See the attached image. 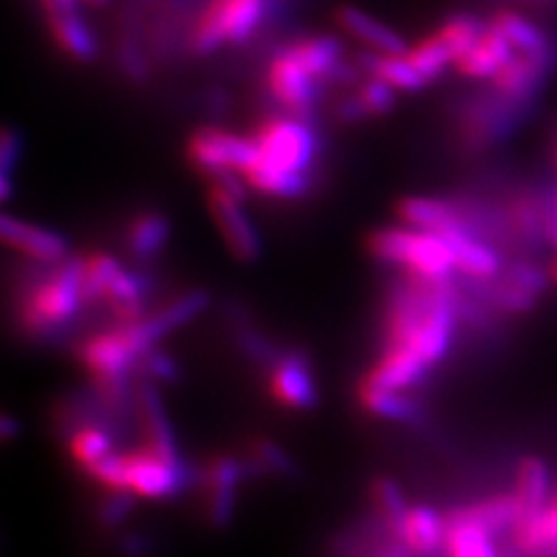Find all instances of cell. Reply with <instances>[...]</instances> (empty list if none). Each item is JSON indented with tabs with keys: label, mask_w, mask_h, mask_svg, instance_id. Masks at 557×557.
<instances>
[{
	"label": "cell",
	"mask_w": 557,
	"mask_h": 557,
	"mask_svg": "<svg viewBox=\"0 0 557 557\" xmlns=\"http://www.w3.org/2000/svg\"><path fill=\"white\" fill-rule=\"evenodd\" d=\"M368 247L374 258L403 268L409 276L423 282H450V274L456 272V256L446 237L411 225L379 228L370 235Z\"/></svg>",
	"instance_id": "obj_2"
},
{
	"label": "cell",
	"mask_w": 557,
	"mask_h": 557,
	"mask_svg": "<svg viewBox=\"0 0 557 557\" xmlns=\"http://www.w3.org/2000/svg\"><path fill=\"white\" fill-rule=\"evenodd\" d=\"M47 24L59 49L65 51L70 59L77 63H91L98 57V38L79 10L51 12L47 14Z\"/></svg>",
	"instance_id": "obj_23"
},
{
	"label": "cell",
	"mask_w": 557,
	"mask_h": 557,
	"mask_svg": "<svg viewBox=\"0 0 557 557\" xmlns=\"http://www.w3.org/2000/svg\"><path fill=\"white\" fill-rule=\"evenodd\" d=\"M249 479H253L249 460L231 456V453L212 458L202 469L200 483L207 497V520L216 530H225L233 522L239 487Z\"/></svg>",
	"instance_id": "obj_8"
},
{
	"label": "cell",
	"mask_w": 557,
	"mask_h": 557,
	"mask_svg": "<svg viewBox=\"0 0 557 557\" xmlns=\"http://www.w3.org/2000/svg\"><path fill=\"white\" fill-rule=\"evenodd\" d=\"M268 14V0H209L194 28L190 47L209 57L225 45H242L260 28Z\"/></svg>",
	"instance_id": "obj_4"
},
{
	"label": "cell",
	"mask_w": 557,
	"mask_h": 557,
	"mask_svg": "<svg viewBox=\"0 0 557 557\" xmlns=\"http://www.w3.org/2000/svg\"><path fill=\"white\" fill-rule=\"evenodd\" d=\"M399 290L386 319L388 346H405L421 356L430 368L440 364L456 337L458 298L450 282H423L413 278Z\"/></svg>",
	"instance_id": "obj_1"
},
{
	"label": "cell",
	"mask_w": 557,
	"mask_h": 557,
	"mask_svg": "<svg viewBox=\"0 0 557 557\" xmlns=\"http://www.w3.org/2000/svg\"><path fill=\"white\" fill-rule=\"evenodd\" d=\"M79 258H65L47 278L35 286L22 307V323L30 333H49L73 321L86 305L82 290Z\"/></svg>",
	"instance_id": "obj_3"
},
{
	"label": "cell",
	"mask_w": 557,
	"mask_h": 557,
	"mask_svg": "<svg viewBox=\"0 0 557 557\" xmlns=\"http://www.w3.org/2000/svg\"><path fill=\"white\" fill-rule=\"evenodd\" d=\"M376 557H416V555L403 542H399V539L391 536V542L376 553Z\"/></svg>",
	"instance_id": "obj_43"
},
{
	"label": "cell",
	"mask_w": 557,
	"mask_h": 557,
	"mask_svg": "<svg viewBox=\"0 0 557 557\" xmlns=\"http://www.w3.org/2000/svg\"><path fill=\"white\" fill-rule=\"evenodd\" d=\"M358 397L364 411L381 418V421L416 425L425 418L423 407L405 391H379V388L360 386Z\"/></svg>",
	"instance_id": "obj_26"
},
{
	"label": "cell",
	"mask_w": 557,
	"mask_h": 557,
	"mask_svg": "<svg viewBox=\"0 0 557 557\" xmlns=\"http://www.w3.org/2000/svg\"><path fill=\"white\" fill-rule=\"evenodd\" d=\"M358 65L364 70V73L379 77L381 82L391 84L395 91H405V94H416L423 91L430 84L418 67L409 61L407 54H376V51H364L358 59Z\"/></svg>",
	"instance_id": "obj_24"
},
{
	"label": "cell",
	"mask_w": 557,
	"mask_h": 557,
	"mask_svg": "<svg viewBox=\"0 0 557 557\" xmlns=\"http://www.w3.org/2000/svg\"><path fill=\"white\" fill-rule=\"evenodd\" d=\"M198 481L200 474L186 460H165L149 448L128 453V491L139 499H174Z\"/></svg>",
	"instance_id": "obj_6"
},
{
	"label": "cell",
	"mask_w": 557,
	"mask_h": 557,
	"mask_svg": "<svg viewBox=\"0 0 557 557\" xmlns=\"http://www.w3.org/2000/svg\"><path fill=\"white\" fill-rule=\"evenodd\" d=\"M110 453H114L112 434L96 423L82 425L79 430L70 434V456H73V460L84 469V472L96 462L108 458Z\"/></svg>",
	"instance_id": "obj_35"
},
{
	"label": "cell",
	"mask_w": 557,
	"mask_h": 557,
	"mask_svg": "<svg viewBox=\"0 0 557 557\" xmlns=\"http://www.w3.org/2000/svg\"><path fill=\"white\" fill-rule=\"evenodd\" d=\"M124 270L121 260L108 251H94L84 256L82 263V290L86 302L104 300L116 274Z\"/></svg>",
	"instance_id": "obj_33"
},
{
	"label": "cell",
	"mask_w": 557,
	"mask_h": 557,
	"mask_svg": "<svg viewBox=\"0 0 557 557\" xmlns=\"http://www.w3.org/2000/svg\"><path fill=\"white\" fill-rule=\"evenodd\" d=\"M137 372L153 383H174L180 379V364L163 348L156 346L139 360Z\"/></svg>",
	"instance_id": "obj_39"
},
{
	"label": "cell",
	"mask_w": 557,
	"mask_h": 557,
	"mask_svg": "<svg viewBox=\"0 0 557 557\" xmlns=\"http://www.w3.org/2000/svg\"><path fill=\"white\" fill-rule=\"evenodd\" d=\"M188 161L207 177L219 172H247L258 161V145L253 137H244L221 128H200L188 139Z\"/></svg>",
	"instance_id": "obj_7"
},
{
	"label": "cell",
	"mask_w": 557,
	"mask_h": 557,
	"mask_svg": "<svg viewBox=\"0 0 557 557\" xmlns=\"http://www.w3.org/2000/svg\"><path fill=\"white\" fill-rule=\"evenodd\" d=\"M487 24H491L497 33H502L518 54H530V57L553 54V47L544 35V30L536 24H532L528 16H522L513 10H499L493 14V20Z\"/></svg>",
	"instance_id": "obj_27"
},
{
	"label": "cell",
	"mask_w": 557,
	"mask_h": 557,
	"mask_svg": "<svg viewBox=\"0 0 557 557\" xmlns=\"http://www.w3.org/2000/svg\"><path fill=\"white\" fill-rule=\"evenodd\" d=\"M135 405L139 411V421H143V428H145V437H147L145 448H149L151 453H156V456H161L165 460H184L180 442H177V432H174L163 397L159 388H156L153 381L149 379L139 381Z\"/></svg>",
	"instance_id": "obj_12"
},
{
	"label": "cell",
	"mask_w": 557,
	"mask_h": 557,
	"mask_svg": "<svg viewBox=\"0 0 557 557\" xmlns=\"http://www.w3.org/2000/svg\"><path fill=\"white\" fill-rule=\"evenodd\" d=\"M432 368L413 351L405 346H386V351L372 364V370L364 374L360 386L379 388V391H405L409 393L421 383Z\"/></svg>",
	"instance_id": "obj_15"
},
{
	"label": "cell",
	"mask_w": 557,
	"mask_h": 557,
	"mask_svg": "<svg viewBox=\"0 0 557 557\" xmlns=\"http://www.w3.org/2000/svg\"><path fill=\"white\" fill-rule=\"evenodd\" d=\"M550 65H553V54L530 57V54H518L516 51L513 59L491 79L493 94L520 110L534 94H539V86H542L544 77L548 75Z\"/></svg>",
	"instance_id": "obj_16"
},
{
	"label": "cell",
	"mask_w": 557,
	"mask_h": 557,
	"mask_svg": "<svg viewBox=\"0 0 557 557\" xmlns=\"http://www.w3.org/2000/svg\"><path fill=\"white\" fill-rule=\"evenodd\" d=\"M139 497L131 491H110V495L104 497V502L100 504L98 509V518L104 528H116L124 522L133 509H135V502Z\"/></svg>",
	"instance_id": "obj_40"
},
{
	"label": "cell",
	"mask_w": 557,
	"mask_h": 557,
	"mask_svg": "<svg viewBox=\"0 0 557 557\" xmlns=\"http://www.w3.org/2000/svg\"><path fill=\"white\" fill-rule=\"evenodd\" d=\"M555 170H557V159H555Z\"/></svg>",
	"instance_id": "obj_47"
},
{
	"label": "cell",
	"mask_w": 557,
	"mask_h": 557,
	"mask_svg": "<svg viewBox=\"0 0 557 557\" xmlns=\"http://www.w3.org/2000/svg\"><path fill=\"white\" fill-rule=\"evenodd\" d=\"M207 205L209 214H212L216 228L225 242L228 251L239 260V263H253L263 251L260 235L251 216L244 209V202L225 194L216 184L207 186Z\"/></svg>",
	"instance_id": "obj_9"
},
{
	"label": "cell",
	"mask_w": 557,
	"mask_h": 557,
	"mask_svg": "<svg viewBox=\"0 0 557 557\" xmlns=\"http://www.w3.org/2000/svg\"><path fill=\"white\" fill-rule=\"evenodd\" d=\"M362 102L364 112L368 116H381V114H388L395 108V89L391 84L381 82L379 77H368L356 94Z\"/></svg>",
	"instance_id": "obj_38"
},
{
	"label": "cell",
	"mask_w": 557,
	"mask_h": 557,
	"mask_svg": "<svg viewBox=\"0 0 557 557\" xmlns=\"http://www.w3.org/2000/svg\"><path fill=\"white\" fill-rule=\"evenodd\" d=\"M397 216L405 225H411V228L437 233V235H446L450 231H460V228L479 233L474 219L467 216L465 209L434 196L403 198L397 202Z\"/></svg>",
	"instance_id": "obj_13"
},
{
	"label": "cell",
	"mask_w": 557,
	"mask_h": 557,
	"mask_svg": "<svg viewBox=\"0 0 557 557\" xmlns=\"http://www.w3.org/2000/svg\"><path fill=\"white\" fill-rule=\"evenodd\" d=\"M337 116L342 121H346V124H356V121H362V119H370L368 112H364L362 102L358 96H348V98H342L339 104H337Z\"/></svg>",
	"instance_id": "obj_42"
},
{
	"label": "cell",
	"mask_w": 557,
	"mask_h": 557,
	"mask_svg": "<svg viewBox=\"0 0 557 557\" xmlns=\"http://www.w3.org/2000/svg\"><path fill=\"white\" fill-rule=\"evenodd\" d=\"M0 233H3L8 247L30 260H38V263L59 265L70 253V244L61 233L42 228V225H35L20 216L5 214L0 221Z\"/></svg>",
	"instance_id": "obj_14"
},
{
	"label": "cell",
	"mask_w": 557,
	"mask_h": 557,
	"mask_svg": "<svg viewBox=\"0 0 557 557\" xmlns=\"http://www.w3.org/2000/svg\"><path fill=\"white\" fill-rule=\"evenodd\" d=\"M112 0H82V8H108Z\"/></svg>",
	"instance_id": "obj_45"
},
{
	"label": "cell",
	"mask_w": 557,
	"mask_h": 557,
	"mask_svg": "<svg viewBox=\"0 0 557 557\" xmlns=\"http://www.w3.org/2000/svg\"><path fill=\"white\" fill-rule=\"evenodd\" d=\"M546 270H548V278H550V282H553V284H557V256L550 260Z\"/></svg>",
	"instance_id": "obj_46"
},
{
	"label": "cell",
	"mask_w": 557,
	"mask_h": 557,
	"mask_svg": "<svg viewBox=\"0 0 557 557\" xmlns=\"http://www.w3.org/2000/svg\"><path fill=\"white\" fill-rule=\"evenodd\" d=\"M446 516V513H444ZM448 557H502L495 536L485 528L462 518L446 516Z\"/></svg>",
	"instance_id": "obj_29"
},
{
	"label": "cell",
	"mask_w": 557,
	"mask_h": 557,
	"mask_svg": "<svg viewBox=\"0 0 557 557\" xmlns=\"http://www.w3.org/2000/svg\"><path fill=\"white\" fill-rule=\"evenodd\" d=\"M442 237H446V242L450 244L453 256H456V272H460L462 276L472 278V282L487 284L502 274L504 260L483 235L469 228H460Z\"/></svg>",
	"instance_id": "obj_17"
},
{
	"label": "cell",
	"mask_w": 557,
	"mask_h": 557,
	"mask_svg": "<svg viewBox=\"0 0 557 557\" xmlns=\"http://www.w3.org/2000/svg\"><path fill=\"white\" fill-rule=\"evenodd\" d=\"M550 491H553V476H550L548 462L539 456L522 458L518 462L516 487H513V495L520 507V525L548 507Z\"/></svg>",
	"instance_id": "obj_20"
},
{
	"label": "cell",
	"mask_w": 557,
	"mask_h": 557,
	"mask_svg": "<svg viewBox=\"0 0 557 557\" xmlns=\"http://www.w3.org/2000/svg\"><path fill=\"white\" fill-rule=\"evenodd\" d=\"M337 24L344 33L351 35V38L360 40L362 45H368L370 51H376V54H407L411 49L407 40L399 35L395 28L388 24H383L376 16L370 12H364L356 5H342L337 10Z\"/></svg>",
	"instance_id": "obj_19"
},
{
	"label": "cell",
	"mask_w": 557,
	"mask_h": 557,
	"mask_svg": "<svg viewBox=\"0 0 557 557\" xmlns=\"http://www.w3.org/2000/svg\"><path fill=\"white\" fill-rule=\"evenodd\" d=\"M247 460L256 476H274V479H295L298 476V465L290 458V453L276 444L274 440L258 437L249 444Z\"/></svg>",
	"instance_id": "obj_31"
},
{
	"label": "cell",
	"mask_w": 557,
	"mask_h": 557,
	"mask_svg": "<svg viewBox=\"0 0 557 557\" xmlns=\"http://www.w3.org/2000/svg\"><path fill=\"white\" fill-rule=\"evenodd\" d=\"M487 22L476 20L472 14H458V16H450L446 20L437 33L442 35V40L448 45V49L453 51V57H456V63L467 54L469 49H472L479 38L483 35Z\"/></svg>",
	"instance_id": "obj_37"
},
{
	"label": "cell",
	"mask_w": 557,
	"mask_h": 557,
	"mask_svg": "<svg viewBox=\"0 0 557 557\" xmlns=\"http://www.w3.org/2000/svg\"><path fill=\"white\" fill-rule=\"evenodd\" d=\"M395 539H399L416 557H437L446 550V516L428 504H416Z\"/></svg>",
	"instance_id": "obj_18"
},
{
	"label": "cell",
	"mask_w": 557,
	"mask_h": 557,
	"mask_svg": "<svg viewBox=\"0 0 557 557\" xmlns=\"http://www.w3.org/2000/svg\"><path fill=\"white\" fill-rule=\"evenodd\" d=\"M444 513L450 518L476 522V525L485 528L493 536L513 534L520 525V507L513 493H502L472 504H462V507H453Z\"/></svg>",
	"instance_id": "obj_21"
},
{
	"label": "cell",
	"mask_w": 557,
	"mask_h": 557,
	"mask_svg": "<svg viewBox=\"0 0 557 557\" xmlns=\"http://www.w3.org/2000/svg\"><path fill=\"white\" fill-rule=\"evenodd\" d=\"M274 403L293 411H309L319 405V383L311 362L302 354H278L268 379Z\"/></svg>",
	"instance_id": "obj_11"
},
{
	"label": "cell",
	"mask_w": 557,
	"mask_h": 557,
	"mask_svg": "<svg viewBox=\"0 0 557 557\" xmlns=\"http://www.w3.org/2000/svg\"><path fill=\"white\" fill-rule=\"evenodd\" d=\"M407 57L428 82L440 79L450 65H456V57H453V51L442 40V35L437 30L428 35L421 42H416L407 51Z\"/></svg>",
	"instance_id": "obj_36"
},
{
	"label": "cell",
	"mask_w": 557,
	"mask_h": 557,
	"mask_svg": "<svg viewBox=\"0 0 557 557\" xmlns=\"http://www.w3.org/2000/svg\"><path fill=\"white\" fill-rule=\"evenodd\" d=\"M258 159L290 172H309L319 156V137L300 116H270L253 133Z\"/></svg>",
	"instance_id": "obj_5"
},
{
	"label": "cell",
	"mask_w": 557,
	"mask_h": 557,
	"mask_svg": "<svg viewBox=\"0 0 557 557\" xmlns=\"http://www.w3.org/2000/svg\"><path fill=\"white\" fill-rule=\"evenodd\" d=\"M319 79L284 47L268 65V89L288 114L305 119L319 100Z\"/></svg>",
	"instance_id": "obj_10"
},
{
	"label": "cell",
	"mask_w": 557,
	"mask_h": 557,
	"mask_svg": "<svg viewBox=\"0 0 557 557\" xmlns=\"http://www.w3.org/2000/svg\"><path fill=\"white\" fill-rule=\"evenodd\" d=\"M0 432H3L5 440H12V437H16V434H20V423L12 421L10 416H5L3 421H0Z\"/></svg>",
	"instance_id": "obj_44"
},
{
	"label": "cell",
	"mask_w": 557,
	"mask_h": 557,
	"mask_svg": "<svg viewBox=\"0 0 557 557\" xmlns=\"http://www.w3.org/2000/svg\"><path fill=\"white\" fill-rule=\"evenodd\" d=\"M513 47L507 42L502 33H497L491 24L485 26L479 42L467 51L456 63L458 73L469 79H487L491 82L499 70L513 59Z\"/></svg>",
	"instance_id": "obj_22"
},
{
	"label": "cell",
	"mask_w": 557,
	"mask_h": 557,
	"mask_svg": "<svg viewBox=\"0 0 557 557\" xmlns=\"http://www.w3.org/2000/svg\"><path fill=\"white\" fill-rule=\"evenodd\" d=\"M22 153V135L14 128L3 131V149H0V156H3V177H0V186H3V200L8 202L12 198V170L20 161Z\"/></svg>",
	"instance_id": "obj_41"
},
{
	"label": "cell",
	"mask_w": 557,
	"mask_h": 557,
	"mask_svg": "<svg viewBox=\"0 0 557 557\" xmlns=\"http://www.w3.org/2000/svg\"><path fill=\"white\" fill-rule=\"evenodd\" d=\"M288 49L319 82L327 77L335 79L339 67L344 65L342 63L344 49L333 35H311V38H302L298 42L288 45Z\"/></svg>",
	"instance_id": "obj_28"
},
{
	"label": "cell",
	"mask_w": 557,
	"mask_h": 557,
	"mask_svg": "<svg viewBox=\"0 0 557 557\" xmlns=\"http://www.w3.org/2000/svg\"><path fill=\"white\" fill-rule=\"evenodd\" d=\"M372 495H374V504L379 509V516L386 522V528L393 536H397V532L403 530L405 520L411 511V504L395 479L391 476H379L372 485Z\"/></svg>",
	"instance_id": "obj_34"
},
{
	"label": "cell",
	"mask_w": 557,
	"mask_h": 557,
	"mask_svg": "<svg viewBox=\"0 0 557 557\" xmlns=\"http://www.w3.org/2000/svg\"><path fill=\"white\" fill-rule=\"evenodd\" d=\"M170 239V221L163 214L145 212L131 221L128 228V249L135 258H153Z\"/></svg>",
	"instance_id": "obj_32"
},
{
	"label": "cell",
	"mask_w": 557,
	"mask_h": 557,
	"mask_svg": "<svg viewBox=\"0 0 557 557\" xmlns=\"http://www.w3.org/2000/svg\"><path fill=\"white\" fill-rule=\"evenodd\" d=\"M247 186L258 190V194L282 200L302 198L309 190V174L307 172H290L268 165L263 161H256L247 172H244Z\"/></svg>",
	"instance_id": "obj_25"
},
{
	"label": "cell",
	"mask_w": 557,
	"mask_h": 557,
	"mask_svg": "<svg viewBox=\"0 0 557 557\" xmlns=\"http://www.w3.org/2000/svg\"><path fill=\"white\" fill-rule=\"evenodd\" d=\"M207 305H209V295L205 290H190L182 295V298L165 305L163 309L149 313L147 325L151 330V335L156 337V342L161 344L163 337L174 333V330H180L196 317H200V313L207 309Z\"/></svg>",
	"instance_id": "obj_30"
}]
</instances>
